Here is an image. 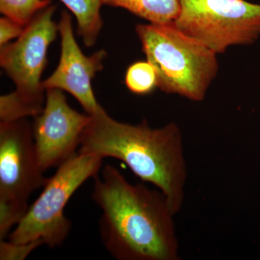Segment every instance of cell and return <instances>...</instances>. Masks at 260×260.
<instances>
[{"mask_svg":"<svg viewBox=\"0 0 260 260\" xmlns=\"http://www.w3.org/2000/svg\"><path fill=\"white\" fill-rule=\"evenodd\" d=\"M92 199L102 214L99 232L117 260H179L173 211L162 191L133 184L116 168L106 165L94 177Z\"/></svg>","mask_w":260,"mask_h":260,"instance_id":"1","label":"cell"},{"mask_svg":"<svg viewBox=\"0 0 260 260\" xmlns=\"http://www.w3.org/2000/svg\"><path fill=\"white\" fill-rule=\"evenodd\" d=\"M78 153L124 162L137 177L167 197L175 215L184 205L187 171L181 130L175 123L152 128L120 122L101 106L90 115Z\"/></svg>","mask_w":260,"mask_h":260,"instance_id":"2","label":"cell"},{"mask_svg":"<svg viewBox=\"0 0 260 260\" xmlns=\"http://www.w3.org/2000/svg\"><path fill=\"white\" fill-rule=\"evenodd\" d=\"M136 32L158 88L193 102L204 100L218 73V54L173 23L139 24Z\"/></svg>","mask_w":260,"mask_h":260,"instance_id":"3","label":"cell"},{"mask_svg":"<svg viewBox=\"0 0 260 260\" xmlns=\"http://www.w3.org/2000/svg\"><path fill=\"white\" fill-rule=\"evenodd\" d=\"M56 5L43 9L13 43L1 47L0 65L15 85L13 93L0 97V121L10 122L42 112L46 92L41 81L47 51L55 40L59 25L53 20Z\"/></svg>","mask_w":260,"mask_h":260,"instance_id":"4","label":"cell"},{"mask_svg":"<svg viewBox=\"0 0 260 260\" xmlns=\"http://www.w3.org/2000/svg\"><path fill=\"white\" fill-rule=\"evenodd\" d=\"M103 160L78 152L61 164L47 178L42 193L10 233L8 241L15 244L42 241L51 249L61 246L72 226L64 215L65 207L85 181L99 174Z\"/></svg>","mask_w":260,"mask_h":260,"instance_id":"5","label":"cell"},{"mask_svg":"<svg viewBox=\"0 0 260 260\" xmlns=\"http://www.w3.org/2000/svg\"><path fill=\"white\" fill-rule=\"evenodd\" d=\"M26 118L0 123V240L28 210L30 195L47 181Z\"/></svg>","mask_w":260,"mask_h":260,"instance_id":"6","label":"cell"},{"mask_svg":"<svg viewBox=\"0 0 260 260\" xmlns=\"http://www.w3.org/2000/svg\"><path fill=\"white\" fill-rule=\"evenodd\" d=\"M215 54L260 37V5L246 0H180L174 23Z\"/></svg>","mask_w":260,"mask_h":260,"instance_id":"7","label":"cell"},{"mask_svg":"<svg viewBox=\"0 0 260 260\" xmlns=\"http://www.w3.org/2000/svg\"><path fill=\"white\" fill-rule=\"evenodd\" d=\"M90 115L70 107L62 90H46V102L40 114L34 117L32 135L39 165L43 170L58 167L78 153L82 135Z\"/></svg>","mask_w":260,"mask_h":260,"instance_id":"8","label":"cell"},{"mask_svg":"<svg viewBox=\"0 0 260 260\" xmlns=\"http://www.w3.org/2000/svg\"><path fill=\"white\" fill-rule=\"evenodd\" d=\"M61 55L57 68L45 80L43 87L66 91L76 99L87 114H93L101 107L92 88V80L102 71L107 51L99 50L85 56L75 40L71 15L61 12L59 23Z\"/></svg>","mask_w":260,"mask_h":260,"instance_id":"9","label":"cell"},{"mask_svg":"<svg viewBox=\"0 0 260 260\" xmlns=\"http://www.w3.org/2000/svg\"><path fill=\"white\" fill-rule=\"evenodd\" d=\"M103 4L125 9L150 23H172L180 10V0H102Z\"/></svg>","mask_w":260,"mask_h":260,"instance_id":"10","label":"cell"},{"mask_svg":"<svg viewBox=\"0 0 260 260\" xmlns=\"http://www.w3.org/2000/svg\"><path fill=\"white\" fill-rule=\"evenodd\" d=\"M74 14L77 32L87 47L97 42L103 27L101 15L102 0H59Z\"/></svg>","mask_w":260,"mask_h":260,"instance_id":"11","label":"cell"},{"mask_svg":"<svg viewBox=\"0 0 260 260\" xmlns=\"http://www.w3.org/2000/svg\"><path fill=\"white\" fill-rule=\"evenodd\" d=\"M51 4V0H0V12L25 27L39 12Z\"/></svg>","mask_w":260,"mask_h":260,"instance_id":"12","label":"cell"},{"mask_svg":"<svg viewBox=\"0 0 260 260\" xmlns=\"http://www.w3.org/2000/svg\"><path fill=\"white\" fill-rule=\"evenodd\" d=\"M125 83L132 93L138 95L151 93L157 87L156 75L153 66L148 61L130 65L126 73Z\"/></svg>","mask_w":260,"mask_h":260,"instance_id":"13","label":"cell"},{"mask_svg":"<svg viewBox=\"0 0 260 260\" xmlns=\"http://www.w3.org/2000/svg\"><path fill=\"white\" fill-rule=\"evenodd\" d=\"M44 243L42 241H36L22 244H15L5 239L0 240V259L1 260H23L25 259L39 246Z\"/></svg>","mask_w":260,"mask_h":260,"instance_id":"14","label":"cell"},{"mask_svg":"<svg viewBox=\"0 0 260 260\" xmlns=\"http://www.w3.org/2000/svg\"><path fill=\"white\" fill-rule=\"evenodd\" d=\"M25 27L8 17L0 19V46L6 45L13 39L21 36Z\"/></svg>","mask_w":260,"mask_h":260,"instance_id":"15","label":"cell"}]
</instances>
